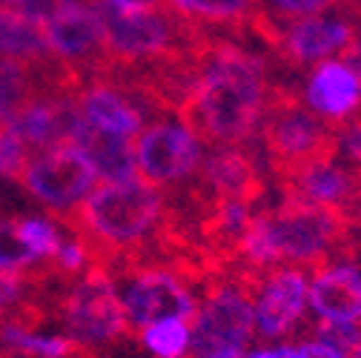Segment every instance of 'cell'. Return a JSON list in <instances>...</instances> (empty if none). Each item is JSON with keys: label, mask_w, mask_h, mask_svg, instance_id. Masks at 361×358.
I'll return each instance as SVG.
<instances>
[{"label": "cell", "mask_w": 361, "mask_h": 358, "mask_svg": "<svg viewBox=\"0 0 361 358\" xmlns=\"http://www.w3.org/2000/svg\"><path fill=\"white\" fill-rule=\"evenodd\" d=\"M267 95V69L252 52L204 35L195 47V78L175 112L212 149L241 147L255 135Z\"/></svg>", "instance_id": "obj_1"}, {"label": "cell", "mask_w": 361, "mask_h": 358, "mask_svg": "<svg viewBox=\"0 0 361 358\" xmlns=\"http://www.w3.org/2000/svg\"><path fill=\"white\" fill-rule=\"evenodd\" d=\"M83 241L89 264L101 261L104 252L129 249L155 233L166 221V201L161 190L144 178H126L92 187L89 195L72 209L55 215Z\"/></svg>", "instance_id": "obj_2"}, {"label": "cell", "mask_w": 361, "mask_h": 358, "mask_svg": "<svg viewBox=\"0 0 361 358\" xmlns=\"http://www.w3.org/2000/svg\"><path fill=\"white\" fill-rule=\"evenodd\" d=\"M269 158V166L279 178L336 155V129L333 123L315 115L295 89H276L267 95L258 129Z\"/></svg>", "instance_id": "obj_3"}, {"label": "cell", "mask_w": 361, "mask_h": 358, "mask_svg": "<svg viewBox=\"0 0 361 358\" xmlns=\"http://www.w3.org/2000/svg\"><path fill=\"white\" fill-rule=\"evenodd\" d=\"M95 178V169L75 147H55L32 152L18 175V184L40 204H47L52 215H61L89 195Z\"/></svg>", "instance_id": "obj_4"}, {"label": "cell", "mask_w": 361, "mask_h": 358, "mask_svg": "<svg viewBox=\"0 0 361 358\" xmlns=\"http://www.w3.org/2000/svg\"><path fill=\"white\" fill-rule=\"evenodd\" d=\"M61 316L75 338L95 344L112 341L129 327L121 295L112 287L109 270L101 264H89L83 278L69 287L61 298Z\"/></svg>", "instance_id": "obj_5"}, {"label": "cell", "mask_w": 361, "mask_h": 358, "mask_svg": "<svg viewBox=\"0 0 361 358\" xmlns=\"http://www.w3.org/2000/svg\"><path fill=\"white\" fill-rule=\"evenodd\" d=\"M264 215L276 258L315 261L319 255H324V249L341 230L338 209L319 206L301 198H284V204L276 206V212Z\"/></svg>", "instance_id": "obj_6"}, {"label": "cell", "mask_w": 361, "mask_h": 358, "mask_svg": "<svg viewBox=\"0 0 361 358\" xmlns=\"http://www.w3.org/2000/svg\"><path fill=\"white\" fill-rule=\"evenodd\" d=\"M135 169L144 181L155 187H169L195 175L201 163V144L184 123L158 121L135 135Z\"/></svg>", "instance_id": "obj_7"}, {"label": "cell", "mask_w": 361, "mask_h": 358, "mask_svg": "<svg viewBox=\"0 0 361 358\" xmlns=\"http://www.w3.org/2000/svg\"><path fill=\"white\" fill-rule=\"evenodd\" d=\"M255 324V309L238 290H218L195 316L190 344L198 358H241V347Z\"/></svg>", "instance_id": "obj_8"}, {"label": "cell", "mask_w": 361, "mask_h": 358, "mask_svg": "<svg viewBox=\"0 0 361 358\" xmlns=\"http://www.w3.org/2000/svg\"><path fill=\"white\" fill-rule=\"evenodd\" d=\"M198 187L192 195L198 206L218 201H244L252 204L264 195V178L255 158L241 147H215L198 163Z\"/></svg>", "instance_id": "obj_9"}, {"label": "cell", "mask_w": 361, "mask_h": 358, "mask_svg": "<svg viewBox=\"0 0 361 358\" xmlns=\"http://www.w3.org/2000/svg\"><path fill=\"white\" fill-rule=\"evenodd\" d=\"M126 321L135 327H149L164 319H190L195 312L192 292L172 270H141L126 284L121 295Z\"/></svg>", "instance_id": "obj_10"}, {"label": "cell", "mask_w": 361, "mask_h": 358, "mask_svg": "<svg viewBox=\"0 0 361 358\" xmlns=\"http://www.w3.org/2000/svg\"><path fill=\"white\" fill-rule=\"evenodd\" d=\"M358 32L353 29V23L341 20V18H301L293 26L281 29L276 26V37L273 47L284 63L290 66H307L315 61H324L330 55H341L347 58V52L353 49Z\"/></svg>", "instance_id": "obj_11"}, {"label": "cell", "mask_w": 361, "mask_h": 358, "mask_svg": "<svg viewBox=\"0 0 361 358\" xmlns=\"http://www.w3.org/2000/svg\"><path fill=\"white\" fill-rule=\"evenodd\" d=\"M287 198H301L330 209H347L361 204V175L333 158L312 161L287 178H279Z\"/></svg>", "instance_id": "obj_12"}, {"label": "cell", "mask_w": 361, "mask_h": 358, "mask_svg": "<svg viewBox=\"0 0 361 358\" xmlns=\"http://www.w3.org/2000/svg\"><path fill=\"white\" fill-rule=\"evenodd\" d=\"M80 118L95 126L101 132H109V135L118 138H135L144 126V115L135 106L121 89L106 80V78H92L80 86V92L75 98Z\"/></svg>", "instance_id": "obj_13"}, {"label": "cell", "mask_w": 361, "mask_h": 358, "mask_svg": "<svg viewBox=\"0 0 361 358\" xmlns=\"http://www.w3.org/2000/svg\"><path fill=\"white\" fill-rule=\"evenodd\" d=\"M307 106L327 123L350 121L361 109V78L344 61H324L307 83Z\"/></svg>", "instance_id": "obj_14"}, {"label": "cell", "mask_w": 361, "mask_h": 358, "mask_svg": "<svg viewBox=\"0 0 361 358\" xmlns=\"http://www.w3.org/2000/svg\"><path fill=\"white\" fill-rule=\"evenodd\" d=\"M307 301L315 316L336 324H353L361 319V273L355 266H330L307 290Z\"/></svg>", "instance_id": "obj_15"}, {"label": "cell", "mask_w": 361, "mask_h": 358, "mask_svg": "<svg viewBox=\"0 0 361 358\" xmlns=\"http://www.w3.org/2000/svg\"><path fill=\"white\" fill-rule=\"evenodd\" d=\"M307 307V281L298 270H281L269 278L255 307V324L264 335H284Z\"/></svg>", "instance_id": "obj_16"}, {"label": "cell", "mask_w": 361, "mask_h": 358, "mask_svg": "<svg viewBox=\"0 0 361 358\" xmlns=\"http://www.w3.org/2000/svg\"><path fill=\"white\" fill-rule=\"evenodd\" d=\"M69 147H75L89 161L95 175L104 178V184L135 178V147L129 138L109 135V132H101L95 126H89L86 121H80Z\"/></svg>", "instance_id": "obj_17"}, {"label": "cell", "mask_w": 361, "mask_h": 358, "mask_svg": "<svg viewBox=\"0 0 361 358\" xmlns=\"http://www.w3.org/2000/svg\"><path fill=\"white\" fill-rule=\"evenodd\" d=\"M166 9L175 12L184 23L195 26H218V29H250L255 35V23L261 18L255 0H164Z\"/></svg>", "instance_id": "obj_18"}, {"label": "cell", "mask_w": 361, "mask_h": 358, "mask_svg": "<svg viewBox=\"0 0 361 358\" xmlns=\"http://www.w3.org/2000/svg\"><path fill=\"white\" fill-rule=\"evenodd\" d=\"M47 55L49 49L40 23L12 4H0V58L32 63Z\"/></svg>", "instance_id": "obj_19"}, {"label": "cell", "mask_w": 361, "mask_h": 358, "mask_svg": "<svg viewBox=\"0 0 361 358\" xmlns=\"http://www.w3.org/2000/svg\"><path fill=\"white\" fill-rule=\"evenodd\" d=\"M37 95L35 89V75L32 63H18L0 58V123H6V118L29 98Z\"/></svg>", "instance_id": "obj_20"}, {"label": "cell", "mask_w": 361, "mask_h": 358, "mask_svg": "<svg viewBox=\"0 0 361 358\" xmlns=\"http://www.w3.org/2000/svg\"><path fill=\"white\" fill-rule=\"evenodd\" d=\"M144 344L158 358H180L190 347V327L184 319H164L144 327Z\"/></svg>", "instance_id": "obj_21"}, {"label": "cell", "mask_w": 361, "mask_h": 358, "mask_svg": "<svg viewBox=\"0 0 361 358\" xmlns=\"http://www.w3.org/2000/svg\"><path fill=\"white\" fill-rule=\"evenodd\" d=\"M15 227H18V238L23 241V247L37 258V261H49L55 258V252L61 249V235L52 227L49 221H40V218H15Z\"/></svg>", "instance_id": "obj_22"}, {"label": "cell", "mask_w": 361, "mask_h": 358, "mask_svg": "<svg viewBox=\"0 0 361 358\" xmlns=\"http://www.w3.org/2000/svg\"><path fill=\"white\" fill-rule=\"evenodd\" d=\"M258 4L264 6L261 15L269 23L281 26L287 18H312L336 4H344V0H258Z\"/></svg>", "instance_id": "obj_23"}, {"label": "cell", "mask_w": 361, "mask_h": 358, "mask_svg": "<svg viewBox=\"0 0 361 358\" xmlns=\"http://www.w3.org/2000/svg\"><path fill=\"white\" fill-rule=\"evenodd\" d=\"M35 264H37V258L18 238L15 221L0 218V266H6V270H18V273H29Z\"/></svg>", "instance_id": "obj_24"}, {"label": "cell", "mask_w": 361, "mask_h": 358, "mask_svg": "<svg viewBox=\"0 0 361 358\" xmlns=\"http://www.w3.org/2000/svg\"><path fill=\"white\" fill-rule=\"evenodd\" d=\"M29 155H32L29 147L15 135L6 123H0V175L18 181V175L26 166Z\"/></svg>", "instance_id": "obj_25"}, {"label": "cell", "mask_w": 361, "mask_h": 358, "mask_svg": "<svg viewBox=\"0 0 361 358\" xmlns=\"http://www.w3.org/2000/svg\"><path fill=\"white\" fill-rule=\"evenodd\" d=\"M29 287L26 273L18 270H6L0 266V316H6L12 307H18L23 301V290Z\"/></svg>", "instance_id": "obj_26"}, {"label": "cell", "mask_w": 361, "mask_h": 358, "mask_svg": "<svg viewBox=\"0 0 361 358\" xmlns=\"http://www.w3.org/2000/svg\"><path fill=\"white\" fill-rule=\"evenodd\" d=\"M322 341L336 347V350H355L361 341V330L353 324H336V321H322Z\"/></svg>", "instance_id": "obj_27"}, {"label": "cell", "mask_w": 361, "mask_h": 358, "mask_svg": "<svg viewBox=\"0 0 361 358\" xmlns=\"http://www.w3.org/2000/svg\"><path fill=\"white\" fill-rule=\"evenodd\" d=\"M293 358H347V352H341L324 341H310V344H301L298 350H293Z\"/></svg>", "instance_id": "obj_28"}, {"label": "cell", "mask_w": 361, "mask_h": 358, "mask_svg": "<svg viewBox=\"0 0 361 358\" xmlns=\"http://www.w3.org/2000/svg\"><path fill=\"white\" fill-rule=\"evenodd\" d=\"M101 4L121 9V12H138V9H155L164 6V0H101Z\"/></svg>", "instance_id": "obj_29"}, {"label": "cell", "mask_w": 361, "mask_h": 358, "mask_svg": "<svg viewBox=\"0 0 361 358\" xmlns=\"http://www.w3.org/2000/svg\"><path fill=\"white\" fill-rule=\"evenodd\" d=\"M247 358H293V350H287V347H279V350H258V352H252V355H247Z\"/></svg>", "instance_id": "obj_30"}, {"label": "cell", "mask_w": 361, "mask_h": 358, "mask_svg": "<svg viewBox=\"0 0 361 358\" xmlns=\"http://www.w3.org/2000/svg\"><path fill=\"white\" fill-rule=\"evenodd\" d=\"M344 4H347V6H353V9L361 15V0H344Z\"/></svg>", "instance_id": "obj_31"}, {"label": "cell", "mask_w": 361, "mask_h": 358, "mask_svg": "<svg viewBox=\"0 0 361 358\" xmlns=\"http://www.w3.org/2000/svg\"><path fill=\"white\" fill-rule=\"evenodd\" d=\"M0 4H20V0H0Z\"/></svg>", "instance_id": "obj_32"}]
</instances>
